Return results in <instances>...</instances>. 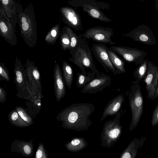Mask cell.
Here are the masks:
<instances>
[{
    "label": "cell",
    "mask_w": 158,
    "mask_h": 158,
    "mask_svg": "<svg viewBox=\"0 0 158 158\" xmlns=\"http://www.w3.org/2000/svg\"><path fill=\"white\" fill-rule=\"evenodd\" d=\"M95 110L94 106L91 103L73 104L61 111L58 115V119L62 122V126L64 128L85 131L92 124L89 117Z\"/></svg>",
    "instance_id": "1"
},
{
    "label": "cell",
    "mask_w": 158,
    "mask_h": 158,
    "mask_svg": "<svg viewBox=\"0 0 158 158\" xmlns=\"http://www.w3.org/2000/svg\"><path fill=\"white\" fill-rule=\"evenodd\" d=\"M20 34L29 47L35 46L37 40V25L32 5L29 3L24 10L21 4L15 2Z\"/></svg>",
    "instance_id": "2"
},
{
    "label": "cell",
    "mask_w": 158,
    "mask_h": 158,
    "mask_svg": "<svg viewBox=\"0 0 158 158\" xmlns=\"http://www.w3.org/2000/svg\"><path fill=\"white\" fill-rule=\"evenodd\" d=\"M69 53L72 57H69V60L81 71H85L86 69L91 71L97 70L93 61L91 49L86 40L82 37L77 47L69 51Z\"/></svg>",
    "instance_id": "3"
},
{
    "label": "cell",
    "mask_w": 158,
    "mask_h": 158,
    "mask_svg": "<svg viewBox=\"0 0 158 158\" xmlns=\"http://www.w3.org/2000/svg\"><path fill=\"white\" fill-rule=\"evenodd\" d=\"M121 116V112L119 111L115 118L104 123L101 135V146L109 148L118 141L123 131L120 123Z\"/></svg>",
    "instance_id": "4"
},
{
    "label": "cell",
    "mask_w": 158,
    "mask_h": 158,
    "mask_svg": "<svg viewBox=\"0 0 158 158\" xmlns=\"http://www.w3.org/2000/svg\"><path fill=\"white\" fill-rule=\"evenodd\" d=\"M129 100L132 113L129 130L131 131L137 126L143 113V101L139 84L135 83L131 86Z\"/></svg>",
    "instance_id": "5"
},
{
    "label": "cell",
    "mask_w": 158,
    "mask_h": 158,
    "mask_svg": "<svg viewBox=\"0 0 158 158\" xmlns=\"http://www.w3.org/2000/svg\"><path fill=\"white\" fill-rule=\"evenodd\" d=\"M113 34V30L111 28L99 26L89 28L84 33L81 35L85 39L112 46L115 44V42L111 39Z\"/></svg>",
    "instance_id": "6"
},
{
    "label": "cell",
    "mask_w": 158,
    "mask_h": 158,
    "mask_svg": "<svg viewBox=\"0 0 158 158\" xmlns=\"http://www.w3.org/2000/svg\"><path fill=\"white\" fill-rule=\"evenodd\" d=\"M14 70L15 75L14 81L18 91V94L30 96L32 95L25 69L17 56L16 57Z\"/></svg>",
    "instance_id": "7"
},
{
    "label": "cell",
    "mask_w": 158,
    "mask_h": 158,
    "mask_svg": "<svg viewBox=\"0 0 158 158\" xmlns=\"http://www.w3.org/2000/svg\"><path fill=\"white\" fill-rule=\"evenodd\" d=\"M110 48L126 62L136 64H141L147 55L146 52L135 48L111 46Z\"/></svg>",
    "instance_id": "8"
},
{
    "label": "cell",
    "mask_w": 158,
    "mask_h": 158,
    "mask_svg": "<svg viewBox=\"0 0 158 158\" xmlns=\"http://www.w3.org/2000/svg\"><path fill=\"white\" fill-rule=\"evenodd\" d=\"M124 36L146 45H153L157 43L156 38L151 30L148 26L144 24L139 25L124 35Z\"/></svg>",
    "instance_id": "9"
},
{
    "label": "cell",
    "mask_w": 158,
    "mask_h": 158,
    "mask_svg": "<svg viewBox=\"0 0 158 158\" xmlns=\"http://www.w3.org/2000/svg\"><path fill=\"white\" fill-rule=\"evenodd\" d=\"M108 48L104 44H94L92 46V51L96 59L107 73L110 70L114 75L121 74L110 61L108 53Z\"/></svg>",
    "instance_id": "10"
},
{
    "label": "cell",
    "mask_w": 158,
    "mask_h": 158,
    "mask_svg": "<svg viewBox=\"0 0 158 158\" xmlns=\"http://www.w3.org/2000/svg\"><path fill=\"white\" fill-rule=\"evenodd\" d=\"M25 71L29 84L33 95L40 96L42 86L41 83L40 72L34 63L27 59L25 64Z\"/></svg>",
    "instance_id": "11"
},
{
    "label": "cell",
    "mask_w": 158,
    "mask_h": 158,
    "mask_svg": "<svg viewBox=\"0 0 158 158\" xmlns=\"http://www.w3.org/2000/svg\"><path fill=\"white\" fill-rule=\"evenodd\" d=\"M111 81L110 75L99 71L97 73L95 78L84 86L81 91L83 93L96 94L110 86Z\"/></svg>",
    "instance_id": "12"
},
{
    "label": "cell",
    "mask_w": 158,
    "mask_h": 158,
    "mask_svg": "<svg viewBox=\"0 0 158 158\" xmlns=\"http://www.w3.org/2000/svg\"><path fill=\"white\" fill-rule=\"evenodd\" d=\"M0 34L9 44L14 46L17 44V37L10 20L0 4Z\"/></svg>",
    "instance_id": "13"
},
{
    "label": "cell",
    "mask_w": 158,
    "mask_h": 158,
    "mask_svg": "<svg viewBox=\"0 0 158 158\" xmlns=\"http://www.w3.org/2000/svg\"><path fill=\"white\" fill-rule=\"evenodd\" d=\"M144 81L148 92L147 98L154 100L158 85V67L150 61H148L147 72Z\"/></svg>",
    "instance_id": "14"
},
{
    "label": "cell",
    "mask_w": 158,
    "mask_h": 158,
    "mask_svg": "<svg viewBox=\"0 0 158 158\" xmlns=\"http://www.w3.org/2000/svg\"><path fill=\"white\" fill-rule=\"evenodd\" d=\"M60 11L63 22L68 26L77 31L83 30L80 17L75 10L69 7H62Z\"/></svg>",
    "instance_id": "15"
},
{
    "label": "cell",
    "mask_w": 158,
    "mask_h": 158,
    "mask_svg": "<svg viewBox=\"0 0 158 158\" xmlns=\"http://www.w3.org/2000/svg\"><path fill=\"white\" fill-rule=\"evenodd\" d=\"M63 79L60 65L56 63L54 68L53 80L55 96L57 102L64 98L66 94L65 82Z\"/></svg>",
    "instance_id": "16"
},
{
    "label": "cell",
    "mask_w": 158,
    "mask_h": 158,
    "mask_svg": "<svg viewBox=\"0 0 158 158\" xmlns=\"http://www.w3.org/2000/svg\"><path fill=\"white\" fill-rule=\"evenodd\" d=\"M124 100L123 95L119 94L110 101L104 109L100 121H103L108 116H115L120 108Z\"/></svg>",
    "instance_id": "17"
},
{
    "label": "cell",
    "mask_w": 158,
    "mask_h": 158,
    "mask_svg": "<svg viewBox=\"0 0 158 158\" xmlns=\"http://www.w3.org/2000/svg\"><path fill=\"white\" fill-rule=\"evenodd\" d=\"M146 138L142 137L140 139L137 138L132 140L120 154L119 158H135L139 149L142 146Z\"/></svg>",
    "instance_id": "18"
},
{
    "label": "cell",
    "mask_w": 158,
    "mask_h": 158,
    "mask_svg": "<svg viewBox=\"0 0 158 158\" xmlns=\"http://www.w3.org/2000/svg\"><path fill=\"white\" fill-rule=\"evenodd\" d=\"M5 13L10 20L14 30L17 32L15 30V26L18 22L17 12L15 1L14 0H0Z\"/></svg>",
    "instance_id": "19"
},
{
    "label": "cell",
    "mask_w": 158,
    "mask_h": 158,
    "mask_svg": "<svg viewBox=\"0 0 158 158\" xmlns=\"http://www.w3.org/2000/svg\"><path fill=\"white\" fill-rule=\"evenodd\" d=\"M88 145V143L83 137H74L65 146L67 150L75 153L82 151Z\"/></svg>",
    "instance_id": "20"
},
{
    "label": "cell",
    "mask_w": 158,
    "mask_h": 158,
    "mask_svg": "<svg viewBox=\"0 0 158 158\" xmlns=\"http://www.w3.org/2000/svg\"><path fill=\"white\" fill-rule=\"evenodd\" d=\"M99 71L97 70L87 72L85 71L78 72L77 75L76 86L77 88H83L95 77L97 73Z\"/></svg>",
    "instance_id": "21"
},
{
    "label": "cell",
    "mask_w": 158,
    "mask_h": 158,
    "mask_svg": "<svg viewBox=\"0 0 158 158\" xmlns=\"http://www.w3.org/2000/svg\"><path fill=\"white\" fill-rule=\"evenodd\" d=\"M83 10L87 12L92 17L105 22H109L111 20L107 17L97 8L87 4L83 6Z\"/></svg>",
    "instance_id": "22"
},
{
    "label": "cell",
    "mask_w": 158,
    "mask_h": 158,
    "mask_svg": "<svg viewBox=\"0 0 158 158\" xmlns=\"http://www.w3.org/2000/svg\"><path fill=\"white\" fill-rule=\"evenodd\" d=\"M62 71L65 83L67 87L70 89L73 81V71L71 65L65 60H64L63 61Z\"/></svg>",
    "instance_id": "23"
},
{
    "label": "cell",
    "mask_w": 158,
    "mask_h": 158,
    "mask_svg": "<svg viewBox=\"0 0 158 158\" xmlns=\"http://www.w3.org/2000/svg\"><path fill=\"white\" fill-rule=\"evenodd\" d=\"M107 51L110 61L114 66L121 73H124L126 72V70L123 61L118 55L112 50L110 48H108Z\"/></svg>",
    "instance_id": "24"
},
{
    "label": "cell",
    "mask_w": 158,
    "mask_h": 158,
    "mask_svg": "<svg viewBox=\"0 0 158 158\" xmlns=\"http://www.w3.org/2000/svg\"><path fill=\"white\" fill-rule=\"evenodd\" d=\"M60 24H57L49 31L44 40L48 44L53 45L60 36Z\"/></svg>",
    "instance_id": "25"
},
{
    "label": "cell",
    "mask_w": 158,
    "mask_h": 158,
    "mask_svg": "<svg viewBox=\"0 0 158 158\" xmlns=\"http://www.w3.org/2000/svg\"><path fill=\"white\" fill-rule=\"evenodd\" d=\"M8 118L10 123L16 126L24 127L30 126L23 119L16 110H12L10 112Z\"/></svg>",
    "instance_id": "26"
},
{
    "label": "cell",
    "mask_w": 158,
    "mask_h": 158,
    "mask_svg": "<svg viewBox=\"0 0 158 158\" xmlns=\"http://www.w3.org/2000/svg\"><path fill=\"white\" fill-rule=\"evenodd\" d=\"M148 65V60L145 59L133 72L134 76L137 81L144 79L147 74Z\"/></svg>",
    "instance_id": "27"
},
{
    "label": "cell",
    "mask_w": 158,
    "mask_h": 158,
    "mask_svg": "<svg viewBox=\"0 0 158 158\" xmlns=\"http://www.w3.org/2000/svg\"><path fill=\"white\" fill-rule=\"evenodd\" d=\"M60 43L62 49L64 51H69L71 48V40L66 31V26L63 27L60 32Z\"/></svg>",
    "instance_id": "28"
},
{
    "label": "cell",
    "mask_w": 158,
    "mask_h": 158,
    "mask_svg": "<svg viewBox=\"0 0 158 158\" xmlns=\"http://www.w3.org/2000/svg\"><path fill=\"white\" fill-rule=\"evenodd\" d=\"M66 31L68 33L70 39L71 48L69 51L73 50L77 47L79 44L82 36L81 35H78L75 33L69 26H66Z\"/></svg>",
    "instance_id": "29"
},
{
    "label": "cell",
    "mask_w": 158,
    "mask_h": 158,
    "mask_svg": "<svg viewBox=\"0 0 158 158\" xmlns=\"http://www.w3.org/2000/svg\"><path fill=\"white\" fill-rule=\"evenodd\" d=\"M9 71L3 63L0 64V81H9L10 78Z\"/></svg>",
    "instance_id": "30"
},
{
    "label": "cell",
    "mask_w": 158,
    "mask_h": 158,
    "mask_svg": "<svg viewBox=\"0 0 158 158\" xmlns=\"http://www.w3.org/2000/svg\"><path fill=\"white\" fill-rule=\"evenodd\" d=\"M15 109L23 120L30 125L33 124L32 118L26 113L23 108L20 106H17Z\"/></svg>",
    "instance_id": "31"
},
{
    "label": "cell",
    "mask_w": 158,
    "mask_h": 158,
    "mask_svg": "<svg viewBox=\"0 0 158 158\" xmlns=\"http://www.w3.org/2000/svg\"><path fill=\"white\" fill-rule=\"evenodd\" d=\"M23 148L21 149L23 151V153L26 156H30L32 153V146L29 143H23Z\"/></svg>",
    "instance_id": "32"
},
{
    "label": "cell",
    "mask_w": 158,
    "mask_h": 158,
    "mask_svg": "<svg viewBox=\"0 0 158 158\" xmlns=\"http://www.w3.org/2000/svg\"><path fill=\"white\" fill-rule=\"evenodd\" d=\"M38 149L36 153L35 157L36 158H47V155L44 151L43 145L39 144Z\"/></svg>",
    "instance_id": "33"
},
{
    "label": "cell",
    "mask_w": 158,
    "mask_h": 158,
    "mask_svg": "<svg viewBox=\"0 0 158 158\" xmlns=\"http://www.w3.org/2000/svg\"><path fill=\"white\" fill-rule=\"evenodd\" d=\"M151 124L152 126H155L158 124V103L153 111Z\"/></svg>",
    "instance_id": "34"
},
{
    "label": "cell",
    "mask_w": 158,
    "mask_h": 158,
    "mask_svg": "<svg viewBox=\"0 0 158 158\" xmlns=\"http://www.w3.org/2000/svg\"><path fill=\"white\" fill-rule=\"evenodd\" d=\"M6 93L5 89L2 88H0V102H3L6 100Z\"/></svg>",
    "instance_id": "35"
},
{
    "label": "cell",
    "mask_w": 158,
    "mask_h": 158,
    "mask_svg": "<svg viewBox=\"0 0 158 158\" xmlns=\"http://www.w3.org/2000/svg\"><path fill=\"white\" fill-rule=\"evenodd\" d=\"M155 2L154 5L156 10L158 12V0H154Z\"/></svg>",
    "instance_id": "36"
},
{
    "label": "cell",
    "mask_w": 158,
    "mask_h": 158,
    "mask_svg": "<svg viewBox=\"0 0 158 158\" xmlns=\"http://www.w3.org/2000/svg\"><path fill=\"white\" fill-rule=\"evenodd\" d=\"M157 97H158V85L156 89L154 99H155L157 98Z\"/></svg>",
    "instance_id": "37"
},
{
    "label": "cell",
    "mask_w": 158,
    "mask_h": 158,
    "mask_svg": "<svg viewBox=\"0 0 158 158\" xmlns=\"http://www.w3.org/2000/svg\"><path fill=\"white\" fill-rule=\"evenodd\" d=\"M138 1H141L142 2H143V0H138Z\"/></svg>",
    "instance_id": "38"
}]
</instances>
